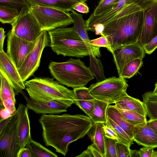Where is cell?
<instances>
[{"label":"cell","instance_id":"f35d334b","mask_svg":"<svg viewBox=\"0 0 157 157\" xmlns=\"http://www.w3.org/2000/svg\"><path fill=\"white\" fill-rule=\"evenodd\" d=\"M102 128L105 136L116 140L117 141L118 138L114 129L106 124H103Z\"/></svg>","mask_w":157,"mask_h":157},{"label":"cell","instance_id":"d6986e66","mask_svg":"<svg viewBox=\"0 0 157 157\" xmlns=\"http://www.w3.org/2000/svg\"><path fill=\"white\" fill-rule=\"evenodd\" d=\"M73 90L74 104L89 116L93 110L95 99L90 93L89 88L83 86L74 88Z\"/></svg>","mask_w":157,"mask_h":157},{"label":"cell","instance_id":"4fadbf2b","mask_svg":"<svg viewBox=\"0 0 157 157\" xmlns=\"http://www.w3.org/2000/svg\"><path fill=\"white\" fill-rule=\"evenodd\" d=\"M0 70L5 74L12 84L16 95L25 89V82L13 61L4 50L0 51Z\"/></svg>","mask_w":157,"mask_h":157},{"label":"cell","instance_id":"8992f818","mask_svg":"<svg viewBox=\"0 0 157 157\" xmlns=\"http://www.w3.org/2000/svg\"><path fill=\"white\" fill-rule=\"evenodd\" d=\"M30 11L42 31L49 32L74 23L70 13L55 8L36 5L30 6Z\"/></svg>","mask_w":157,"mask_h":157},{"label":"cell","instance_id":"c3c4849f","mask_svg":"<svg viewBox=\"0 0 157 157\" xmlns=\"http://www.w3.org/2000/svg\"></svg>","mask_w":157,"mask_h":157},{"label":"cell","instance_id":"4316f807","mask_svg":"<svg viewBox=\"0 0 157 157\" xmlns=\"http://www.w3.org/2000/svg\"><path fill=\"white\" fill-rule=\"evenodd\" d=\"M117 109L126 119L134 126H143L145 125L147 122L146 117L125 108L119 104H115Z\"/></svg>","mask_w":157,"mask_h":157},{"label":"cell","instance_id":"836d02e7","mask_svg":"<svg viewBox=\"0 0 157 157\" xmlns=\"http://www.w3.org/2000/svg\"><path fill=\"white\" fill-rule=\"evenodd\" d=\"M120 0H100L98 6L90 15L96 16L101 14L114 8Z\"/></svg>","mask_w":157,"mask_h":157},{"label":"cell","instance_id":"e0dca14e","mask_svg":"<svg viewBox=\"0 0 157 157\" xmlns=\"http://www.w3.org/2000/svg\"><path fill=\"white\" fill-rule=\"evenodd\" d=\"M0 77V108H5L14 114L17 110L16 94L14 89L5 74L1 70Z\"/></svg>","mask_w":157,"mask_h":157},{"label":"cell","instance_id":"f6af8a7d","mask_svg":"<svg viewBox=\"0 0 157 157\" xmlns=\"http://www.w3.org/2000/svg\"><path fill=\"white\" fill-rule=\"evenodd\" d=\"M5 32L4 29L1 27L0 29V51L3 50V45L6 37Z\"/></svg>","mask_w":157,"mask_h":157},{"label":"cell","instance_id":"6da1fadb","mask_svg":"<svg viewBox=\"0 0 157 157\" xmlns=\"http://www.w3.org/2000/svg\"><path fill=\"white\" fill-rule=\"evenodd\" d=\"M157 0H128L121 10L104 25L101 35L106 38L108 51L138 41L143 24L144 10Z\"/></svg>","mask_w":157,"mask_h":157},{"label":"cell","instance_id":"ac0fdd59","mask_svg":"<svg viewBox=\"0 0 157 157\" xmlns=\"http://www.w3.org/2000/svg\"><path fill=\"white\" fill-rule=\"evenodd\" d=\"M132 132L134 141L138 145L144 147H157V133L150 127L147 121L144 125L134 126Z\"/></svg>","mask_w":157,"mask_h":157},{"label":"cell","instance_id":"7dc6e473","mask_svg":"<svg viewBox=\"0 0 157 157\" xmlns=\"http://www.w3.org/2000/svg\"><path fill=\"white\" fill-rule=\"evenodd\" d=\"M153 91L155 93H157V82L155 84V88Z\"/></svg>","mask_w":157,"mask_h":157},{"label":"cell","instance_id":"8d00e7d4","mask_svg":"<svg viewBox=\"0 0 157 157\" xmlns=\"http://www.w3.org/2000/svg\"><path fill=\"white\" fill-rule=\"evenodd\" d=\"M130 146L117 142L116 143L117 157H131Z\"/></svg>","mask_w":157,"mask_h":157},{"label":"cell","instance_id":"5bb4252c","mask_svg":"<svg viewBox=\"0 0 157 157\" xmlns=\"http://www.w3.org/2000/svg\"><path fill=\"white\" fill-rule=\"evenodd\" d=\"M157 3L144 10V21L138 42L143 46L157 36Z\"/></svg>","mask_w":157,"mask_h":157},{"label":"cell","instance_id":"60d3db41","mask_svg":"<svg viewBox=\"0 0 157 157\" xmlns=\"http://www.w3.org/2000/svg\"><path fill=\"white\" fill-rule=\"evenodd\" d=\"M74 10L83 13H87L89 12V9L85 2H80L75 5L73 8Z\"/></svg>","mask_w":157,"mask_h":157},{"label":"cell","instance_id":"2e32d148","mask_svg":"<svg viewBox=\"0 0 157 157\" xmlns=\"http://www.w3.org/2000/svg\"><path fill=\"white\" fill-rule=\"evenodd\" d=\"M18 119V137L19 150L25 147L31 138L28 108L19 103L16 110Z\"/></svg>","mask_w":157,"mask_h":157},{"label":"cell","instance_id":"d4e9b609","mask_svg":"<svg viewBox=\"0 0 157 157\" xmlns=\"http://www.w3.org/2000/svg\"><path fill=\"white\" fill-rule=\"evenodd\" d=\"M70 13L74 21L73 29L85 42L92 45L86 29V21L83 19L82 15L75 10H72Z\"/></svg>","mask_w":157,"mask_h":157},{"label":"cell","instance_id":"9a60e30c","mask_svg":"<svg viewBox=\"0 0 157 157\" xmlns=\"http://www.w3.org/2000/svg\"><path fill=\"white\" fill-rule=\"evenodd\" d=\"M20 93L25 99L26 105L28 109L37 114H57L67 111V109L69 107L64 104L55 101L44 102L36 101L27 96L23 90Z\"/></svg>","mask_w":157,"mask_h":157},{"label":"cell","instance_id":"d590c367","mask_svg":"<svg viewBox=\"0 0 157 157\" xmlns=\"http://www.w3.org/2000/svg\"><path fill=\"white\" fill-rule=\"evenodd\" d=\"M116 140L105 136L106 157H117Z\"/></svg>","mask_w":157,"mask_h":157},{"label":"cell","instance_id":"b9f144b4","mask_svg":"<svg viewBox=\"0 0 157 157\" xmlns=\"http://www.w3.org/2000/svg\"><path fill=\"white\" fill-rule=\"evenodd\" d=\"M17 157H32V156L30 150L25 147L19 151Z\"/></svg>","mask_w":157,"mask_h":157},{"label":"cell","instance_id":"ee69618b","mask_svg":"<svg viewBox=\"0 0 157 157\" xmlns=\"http://www.w3.org/2000/svg\"><path fill=\"white\" fill-rule=\"evenodd\" d=\"M13 115V114H12L10 111L4 108H0V119L3 120L7 119L12 116Z\"/></svg>","mask_w":157,"mask_h":157},{"label":"cell","instance_id":"52a82bcc","mask_svg":"<svg viewBox=\"0 0 157 157\" xmlns=\"http://www.w3.org/2000/svg\"><path fill=\"white\" fill-rule=\"evenodd\" d=\"M128 86L125 78L113 76L92 84L89 88L95 99L110 104L115 103L126 93Z\"/></svg>","mask_w":157,"mask_h":157},{"label":"cell","instance_id":"8fae6325","mask_svg":"<svg viewBox=\"0 0 157 157\" xmlns=\"http://www.w3.org/2000/svg\"><path fill=\"white\" fill-rule=\"evenodd\" d=\"M7 36L6 53L18 69L34 47L36 40L30 41L20 38L11 30Z\"/></svg>","mask_w":157,"mask_h":157},{"label":"cell","instance_id":"d6a6232c","mask_svg":"<svg viewBox=\"0 0 157 157\" xmlns=\"http://www.w3.org/2000/svg\"><path fill=\"white\" fill-rule=\"evenodd\" d=\"M0 5L17 9L19 14L30 11V6L26 0H0Z\"/></svg>","mask_w":157,"mask_h":157},{"label":"cell","instance_id":"7a4b0ae2","mask_svg":"<svg viewBox=\"0 0 157 157\" xmlns=\"http://www.w3.org/2000/svg\"><path fill=\"white\" fill-rule=\"evenodd\" d=\"M39 121L45 145L52 147L56 152L64 156L69 150V144L83 137L93 123L89 116L67 113L42 114Z\"/></svg>","mask_w":157,"mask_h":157},{"label":"cell","instance_id":"7402d4cb","mask_svg":"<svg viewBox=\"0 0 157 157\" xmlns=\"http://www.w3.org/2000/svg\"><path fill=\"white\" fill-rule=\"evenodd\" d=\"M106 115L133 139L132 131L134 126L130 123L126 119L115 105H109L108 106Z\"/></svg>","mask_w":157,"mask_h":157},{"label":"cell","instance_id":"5b68a950","mask_svg":"<svg viewBox=\"0 0 157 157\" xmlns=\"http://www.w3.org/2000/svg\"><path fill=\"white\" fill-rule=\"evenodd\" d=\"M48 68L53 78L63 85L75 88L85 86L94 78L89 67L80 59L67 61H51Z\"/></svg>","mask_w":157,"mask_h":157},{"label":"cell","instance_id":"74e56055","mask_svg":"<svg viewBox=\"0 0 157 157\" xmlns=\"http://www.w3.org/2000/svg\"><path fill=\"white\" fill-rule=\"evenodd\" d=\"M143 47L145 53L148 54H151L157 48V36Z\"/></svg>","mask_w":157,"mask_h":157},{"label":"cell","instance_id":"f546056e","mask_svg":"<svg viewBox=\"0 0 157 157\" xmlns=\"http://www.w3.org/2000/svg\"><path fill=\"white\" fill-rule=\"evenodd\" d=\"M143 59H135L127 63L123 68L119 77L124 78H130L138 72L143 64Z\"/></svg>","mask_w":157,"mask_h":157},{"label":"cell","instance_id":"ffe728a7","mask_svg":"<svg viewBox=\"0 0 157 157\" xmlns=\"http://www.w3.org/2000/svg\"><path fill=\"white\" fill-rule=\"evenodd\" d=\"M30 6L38 5L52 7L70 13L74 10V6L78 3L85 2L88 0H26Z\"/></svg>","mask_w":157,"mask_h":157},{"label":"cell","instance_id":"4dcf8cb0","mask_svg":"<svg viewBox=\"0 0 157 157\" xmlns=\"http://www.w3.org/2000/svg\"><path fill=\"white\" fill-rule=\"evenodd\" d=\"M105 124L113 128L116 132L118 138L117 142L123 143L130 146L134 144L133 139L108 116H107V122Z\"/></svg>","mask_w":157,"mask_h":157},{"label":"cell","instance_id":"1f68e13d","mask_svg":"<svg viewBox=\"0 0 157 157\" xmlns=\"http://www.w3.org/2000/svg\"><path fill=\"white\" fill-rule=\"evenodd\" d=\"M19 14L17 9L0 5V21L2 24H12Z\"/></svg>","mask_w":157,"mask_h":157},{"label":"cell","instance_id":"277c9868","mask_svg":"<svg viewBox=\"0 0 157 157\" xmlns=\"http://www.w3.org/2000/svg\"><path fill=\"white\" fill-rule=\"evenodd\" d=\"M25 90L33 100L44 102H60L69 107L74 104L73 90H70L54 78L37 77L25 82Z\"/></svg>","mask_w":157,"mask_h":157},{"label":"cell","instance_id":"44dd1931","mask_svg":"<svg viewBox=\"0 0 157 157\" xmlns=\"http://www.w3.org/2000/svg\"><path fill=\"white\" fill-rule=\"evenodd\" d=\"M103 124L93 123L87 134L93 143L92 146L100 153L103 157H106L105 136L102 128Z\"/></svg>","mask_w":157,"mask_h":157},{"label":"cell","instance_id":"cb8c5ba5","mask_svg":"<svg viewBox=\"0 0 157 157\" xmlns=\"http://www.w3.org/2000/svg\"><path fill=\"white\" fill-rule=\"evenodd\" d=\"M108 102L102 100L95 99L94 102V107L91 114L88 116L93 123L105 124L107 122L106 111Z\"/></svg>","mask_w":157,"mask_h":157},{"label":"cell","instance_id":"bcb514c9","mask_svg":"<svg viewBox=\"0 0 157 157\" xmlns=\"http://www.w3.org/2000/svg\"><path fill=\"white\" fill-rule=\"evenodd\" d=\"M147 121L150 127L157 133V119H150Z\"/></svg>","mask_w":157,"mask_h":157},{"label":"cell","instance_id":"7bdbcfd3","mask_svg":"<svg viewBox=\"0 0 157 157\" xmlns=\"http://www.w3.org/2000/svg\"><path fill=\"white\" fill-rule=\"evenodd\" d=\"M76 157H94L92 146L90 145L88 146L87 149L84 151L80 155L76 156Z\"/></svg>","mask_w":157,"mask_h":157},{"label":"cell","instance_id":"3957f363","mask_svg":"<svg viewBox=\"0 0 157 157\" xmlns=\"http://www.w3.org/2000/svg\"><path fill=\"white\" fill-rule=\"evenodd\" d=\"M48 32L50 46L57 55L81 58L90 54L101 56L100 47L87 44L72 27H59Z\"/></svg>","mask_w":157,"mask_h":157},{"label":"cell","instance_id":"83f0119b","mask_svg":"<svg viewBox=\"0 0 157 157\" xmlns=\"http://www.w3.org/2000/svg\"><path fill=\"white\" fill-rule=\"evenodd\" d=\"M25 147L30 151L32 157H58L56 153L32 139L26 145Z\"/></svg>","mask_w":157,"mask_h":157},{"label":"cell","instance_id":"e575fe53","mask_svg":"<svg viewBox=\"0 0 157 157\" xmlns=\"http://www.w3.org/2000/svg\"><path fill=\"white\" fill-rule=\"evenodd\" d=\"M154 148L144 147L137 151H131V157H157V151H154Z\"/></svg>","mask_w":157,"mask_h":157},{"label":"cell","instance_id":"603a6c76","mask_svg":"<svg viewBox=\"0 0 157 157\" xmlns=\"http://www.w3.org/2000/svg\"><path fill=\"white\" fill-rule=\"evenodd\" d=\"M119 104L125 108L146 117L147 113L143 101L133 98L127 93L114 103Z\"/></svg>","mask_w":157,"mask_h":157},{"label":"cell","instance_id":"9c48e42d","mask_svg":"<svg viewBox=\"0 0 157 157\" xmlns=\"http://www.w3.org/2000/svg\"><path fill=\"white\" fill-rule=\"evenodd\" d=\"M18 119L16 111L0 130V157H17L18 147Z\"/></svg>","mask_w":157,"mask_h":157},{"label":"cell","instance_id":"ab89813d","mask_svg":"<svg viewBox=\"0 0 157 157\" xmlns=\"http://www.w3.org/2000/svg\"><path fill=\"white\" fill-rule=\"evenodd\" d=\"M91 43L95 46L99 47H108V44L106 38L104 36H101L97 38L90 40Z\"/></svg>","mask_w":157,"mask_h":157},{"label":"cell","instance_id":"484cf974","mask_svg":"<svg viewBox=\"0 0 157 157\" xmlns=\"http://www.w3.org/2000/svg\"><path fill=\"white\" fill-rule=\"evenodd\" d=\"M142 97L147 116L150 119H157V93L147 92Z\"/></svg>","mask_w":157,"mask_h":157},{"label":"cell","instance_id":"30bf717a","mask_svg":"<svg viewBox=\"0 0 157 157\" xmlns=\"http://www.w3.org/2000/svg\"><path fill=\"white\" fill-rule=\"evenodd\" d=\"M11 25L10 30L14 35L30 41H36L43 31L30 11L20 13Z\"/></svg>","mask_w":157,"mask_h":157},{"label":"cell","instance_id":"7c38bea8","mask_svg":"<svg viewBox=\"0 0 157 157\" xmlns=\"http://www.w3.org/2000/svg\"><path fill=\"white\" fill-rule=\"evenodd\" d=\"M112 54L119 75L125 65L135 59H143L145 52L143 46L138 41L116 49Z\"/></svg>","mask_w":157,"mask_h":157},{"label":"cell","instance_id":"f1b7e54d","mask_svg":"<svg viewBox=\"0 0 157 157\" xmlns=\"http://www.w3.org/2000/svg\"><path fill=\"white\" fill-rule=\"evenodd\" d=\"M90 65L89 68L91 74L96 78L97 82L102 81L106 78L105 75L104 67L100 58H97L93 54L89 55Z\"/></svg>","mask_w":157,"mask_h":157},{"label":"cell","instance_id":"ba28073f","mask_svg":"<svg viewBox=\"0 0 157 157\" xmlns=\"http://www.w3.org/2000/svg\"><path fill=\"white\" fill-rule=\"evenodd\" d=\"M50 44V39L48 33L46 31H43L36 40L33 48L17 69L24 82L33 76L37 70L43 50Z\"/></svg>","mask_w":157,"mask_h":157}]
</instances>
